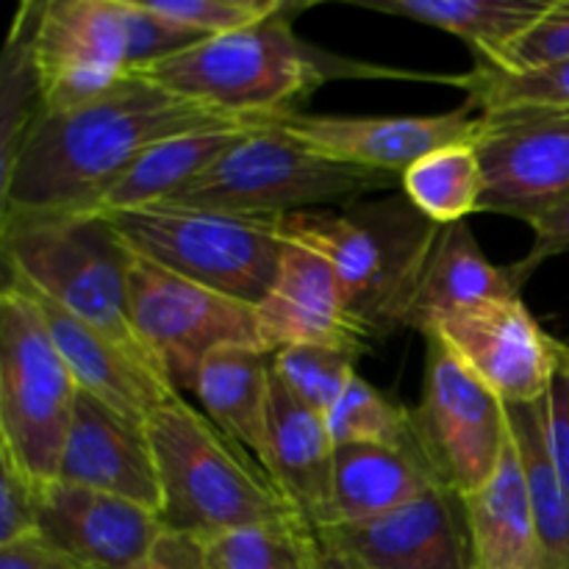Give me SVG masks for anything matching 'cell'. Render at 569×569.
Instances as JSON below:
<instances>
[{"instance_id": "6da1fadb", "label": "cell", "mask_w": 569, "mask_h": 569, "mask_svg": "<svg viewBox=\"0 0 569 569\" xmlns=\"http://www.w3.org/2000/svg\"><path fill=\"white\" fill-rule=\"evenodd\" d=\"M250 126L264 122L222 114L131 76L87 106L37 111L22 137L3 150V217L87 211L153 144Z\"/></svg>"}, {"instance_id": "7a4b0ae2", "label": "cell", "mask_w": 569, "mask_h": 569, "mask_svg": "<svg viewBox=\"0 0 569 569\" xmlns=\"http://www.w3.org/2000/svg\"><path fill=\"white\" fill-rule=\"evenodd\" d=\"M439 231L406 194L281 217L287 242L315 250L337 270L350 315L372 345L409 328Z\"/></svg>"}, {"instance_id": "3957f363", "label": "cell", "mask_w": 569, "mask_h": 569, "mask_svg": "<svg viewBox=\"0 0 569 569\" xmlns=\"http://www.w3.org/2000/svg\"><path fill=\"white\" fill-rule=\"evenodd\" d=\"M144 433L159 470L164 531L211 542L298 517L259 459L181 395L144 420Z\"/></svg>"}, {"instance_id": "277c9868", "label": "cell", "mask_w": 569, "mask_h": 569, "mask_svg": "<svg viewBox=\"0 0 569 569\" xmlns=\"http://www.w3.org/2000/svg\"><path fill=\"white\" fill-rule=\"evenodd\" d=\"M353 61L311 48L295 33L292 9L242 31L203 39L183 53L156 61L137 76L172 94L239 120L267 122L339 76H356Z\"/></svg>"}, {"instance_id": "5b68a950", "label": "cell", "mask_w": 569, "mask_h": 569, "mask_svg": "<svg viewBox=\"0 0 569 569\" xmlns=\"http://www.w3.org/2000/svg\"><path fill=\"white\" fill-rule=\"evenodd\" d=\"M0 239L6 283L50 300L156 365L131 322V250L106 217L87 211L9 214L0 226Z\"/></svg>"}, {"instance_id": "8992f818", "label": "cell", "mask_w": 569, "mask_h": 569, "mask_svg": "<svg viewBox=\"0 0 569 569\" xmlns=\"http://www.w3.org/2000/svg\"><path fill=\"white\" fill-rule=\"evenodd\" d=\"M106 220L133 256L244 303H264L281 270V217L159 200Z\"/></svg>"}, {"instance_id": "52a82bcc", "label": "cell", "mask_w": 569, "mask_h": 569, "mask_svg": "<svg viewBox=\"0 0 569 569\" xmlns=\"http://www.w3.org/2000/svg\"><path fill=\"white\" fill-rule=\"evenodd\" d=\"M398 187H403L400 176L326 159L267 120L167 200L233 214L287 217L331 209V203L348 206Z\"/></svg>"}, {"instance_id": "ba28073f", "label": "cell", "mask_w": 569, "mask_h": 569, "mask_svg": "<svg viewBox=\"0 0 569 569\" xmlns=\"http://www.w3.org/2000/svg\"><path fill=\"white\" fill-rule=\"evenodd\" d=\"M78 383L37 303L14 283L0 292V448L39 483L59 478Z\"/></svg>"}, {"instance_id": "9c48e42d", "label": "cell", "mask_w": 569, "mask_h": 569, "mask_svg": "<svg viewBox=\"0 0 569 569\" xmlns=\"http://www.w3.org/2000/svg\"><path fill=\"white\" fill-rule=\"evenodd\" d=\"M128 303L139 342L178 392H192L200 367L217 350L256 348L272 353L259 306L200 287L133 253Z\"/></svg>"}, {"instance_id": "30bf717a", "label": "cell", "mask_w": 569, "mask_h": 569, "mask_svg": "<svg viewBox=\"0 0 569 569\" xmlns=\"http://www.w3.org/2000/svg\"><path fill=\"white\" fill-rule=\"evenodd\" d=\"M426 339V389L411 409L415 442L439 481L470 498L503 461L511 442L509 411L439 339Z\"/></svg>"}, {"instance_id": "8fae6325", "label": "cell", "mask_w": 569, "mask_h": 569, "mask_svg": "<svg viewBox=\"0 0 569 569\" xmlns=\"http://www.w3.org/2000/svg\"><path fill=\"white\" fill-rule=\"evenodd\" d=\"M39 111H70L133 76L126 0H50L28 31Z\"/></svg>"}, {"instance_id": "7c38bea8", "label": "cell", "mask_w": 569, "mask_h": 569, "mask_svg": "<svg viewBox=\"0 0 569 569\" xmlns=\"http://www.w3.org/2000/svg\"><path fill=\"white\" fill-rule=\"evenodd\" d=\"M483 170L478 211L531 222L569 200V111H481Z\"/></svg>"}, {"instance_id": "4fadbf2b", "label": "cell", "mask_w": 569, "mask_h": 569, "mask_svg": "<svg viewBox=\"0 0 569 569\" xmlns=\"http://www.w3.org/2000/svg\"><path fill=\"white\" fill-rule=\"evenodd\" d=\"M426 337L439 339L506 406L542 400L559 365L561 339L550 337L520 298L445 317Z\"/></svg>"}, {"instance_id": "5bb4252c", "label": "cell", "mask_w": 569, "mask_h": 569, "mask_svg": "<svg viewBox=\"0 0 569 569\" xmlns=\"http://www.w3.org/2000/svg\"><path fill=\"white\" fill-rule=\"evenodd\" d=\"M315 533L365 569H476L470 506L445 483L376 520Z\"/></svg>"}, {"instance_id": "9a60e30c", "label": "cell", "mask_w": 569, "mask_h": 569, "mask_svg": "<svg viewBox=\"0 0 569 569\" xmlns=\"http://www.w3.org/2000/svg\"><path fill=\"white\" fill-rule=\"evenodd\" d=\"M472 106L431 117H333L287 111L272 126L326 159L400 176L433 150L476 142L481 114Z\"/></svg>"}, {"instance_id": "2e32d148", "label": "cell", "mask_w": 569, "mask_h": 569, "mask_svg": "<svg viewBox=\"0 0 569 569\" xmlns=\"http://www.w3.org/2000/svg\"><path fill=\"white\" fill-rule=\"evenodd\" d=\"M37 533L72 569H133L164 533L161 517L126 498L53 481Z\"/></svg>"}, {"instance_id": "e0dca14e", "label": "cell", "mask_w": 569, "mask_h": 569, "mask_svg": "<svg viewBox=\"0 0 569 569\" xmlns=\"http://www.w3.org/2000/svg\"><path fill=\"white\" fill-rule=\"evenodd\" d=\"M56 481L161 511L159 470L144 426L126 420L83 389H78Z\"/></svg>"}, {"instance_id": "ac0fdd59", "label": "cell", "mask_w": 569, "mask_h": 569, "mask_svg": "<svg viewBox=\"0 0 569 569\" xmlns=\"http://www.w3.org/2000/svg\"><path fill=\"white\" fill-rule=\"evenodd\" d=\"M259 317L272 353L287 345H322L353 356L372 348L350 315L337 270L320 253L287 239L281 270Z\"/></svg>"}, {"instance_id": "d6986e66", "label": "cell", "mask_w": 569, "mask_h": 569, "mask_svg": "<svg viewBox=\"0 0 569 569\" xmlns=\"http://www.w3.org/2000/svg\"><path fill=\"white\" fill-rule=\"evenodd\" d=\"M20 292H26V289H20ZM26 295L37 303L61 359H64L72 378H76L78 389L98 398L100 403L114 409L117 415L137 422V426H144V420L159 406L181 395L167 381L159 367L128 350L126 345L114 342L111 337L100 333L98 328L76 320L50 300L31 292Z\"/></svg>"}, {"instance_id": "ffe728a7", "label": "cell", "mask_w": 569, "mask_h": 569, "mask_svg": "<svg viewBox=\"0 0 569 569\" xmlns=\"http://www.w3.org/2000/svg\"><path fill=\"white\" fill-rule=\"evenodd\" d=\"M333 450L326 417L300 403L272 372L261 467L311 531L333 522Z\"/></svg>"}, {"instance_id": "44dd1931", "label": "cell", "mask_w": 569, "mask_h": 569, "mask_svg": "<svg viewBox=\"0 0 569 569\" xmlns=\"http://www.w3.org/2000/svg\"><path fill=\"white\" fill-rule=\"evenodd\" d=\"M437 472L415 445H337L333 522L376 520L439 487ZM328 526V528H331Z\"/></svg>"}, {"instance_id": "7402d4cb", "label": "cell", "mask_w": 569, "mask_h": 569, "mask_svg": "<svg viewBox=\"0 0 569 569\" xmlns=\"http://www.w3.org/2000/svg\"><path fill=\"white\" fill-rule=\"evenodd\" d=\"M520 298V287L509 270L492 264L478 248L470 226L450 222L439 231L437 244L428 256L415 306H411L409 328L428 333L439 320L472 306L492 303V300Z\"/></svg>"}, {"instance_id": "603a6c76", "label": "cell", "mask_w": 569, "mask_h": 569, "mask_svg": "<svg viewBox=\"0 0 569 569\" xmlns=\"http://www.w3.org/2000/svg\"><path fill=\"white\" fill-rule=\"evenodd\" d=\"M192 392L203 415L261 465L270 417L272 353L256 348L217 350L200 367Z\"/></svg>"}, {"instance_id": "cb8c5ba5", "label": "cell", "mask_w": 569, "mask_h": 569, "mask_svg": "<svg viewBox=\"0 0 569 569\" xmlns=\"http://www.w3.org/2000/svg\"><path fill=\"white\" fill-rule=\"evenodd\" d=\"M476 569H545L515 442L481 492L467 498Z\"/></svg>"}, {"instance_id": "d4e9b609", "label": "cell", "mask_w": 569, "mask_h": 569, "mask_svg": "<svg viewBox=\"0 0 569 569\" xmlns=\"http://www.w3.org/2000/svg\"><path fill=\"white\" fill-rule=\"evenodd\" d=\"M253 128H222V131H194L183 137L164 139L153 144L144 156H139L137 164L111 183L103 194L87 209V214L109 217L117 211L139 209V206L159 203L181 192L187 183H192L200 172L209 170L222 153L233 148L244 133Z\"/></svg>"}, {"instance_id": "484cf974", "label": "cell", "mask_w": 569, "mask_h": 569, "mask_svg": "<svg viewBox=\"0 0 569 569\" xmlns=\"http://www.w3.org/2000/svg\"><path fill=\"white\" fill-rule=\"evenodd\" d=\"M550 3L553 0H372L361 6L461 37L476 50L478 67H487L522 37Z\"/></svg>"}, {"instance_id": "4316f807", "label": "cell", "mask_w": 569, "mask_h": 569, "mask_svg": "<svg viewBox=\"0 0 569 569\" xmlns=\"http://www.w3.org/2000/svg\"><path fill=\"white\" fill-rule=\"evenodd\" d=\"M511 442L526 478L528 506L537 526L545 569H569V495L550 459L545 433V398L526 406H506Z\"/></svg>"}, {"instance_id": "83f0119b", "label": "cell", "mask_w": 569, "mask_h": 569, "mask_svg": "<svg viewBox=\"0 0 569 569\" xmlns=\"http://www.w3.org/2000/svg\"><path fill=\"white\" fill-rule=\"evenodd\" d=\"M403 194L439 226L465 222L483 198L476 142L433 150L403 172Z\"/></svg>"}, {"instance_id": "f1b7e54d", "label": "cell", "mask_w": 569, "mask_h": 569, "mask_svg": "<svg viewBox=\"0 0 569 569\" xmlns=\"http://www.w3.org/2000/svg\"><path fill=\"white\" fill-rule=\"evenodd\" d=\"M206 548L209 569H317V537L300 517L242 528Z\"/></svg>"}, {"instance_id": "f546056e", "label": "cell", "mask_w": 569, "mask_h": 569, "mask_svg": "<svg viewBox=\"0 0 569 569\" xmlns=\"http://www.w3.org/2000/svg\"><path fill=\"white\" fill-rule=\"evenodd\" d=\"M333 445H415L411 409L356 376L326 417Z\"/></svg>"}, {"instance_id": "4dcf8cb0", "label": "cell", "mask_w": 569, "mask_h": 569, "mask_svg": "<svg viewBox=\"0 0 569 569\" xmlns=\"http://www.w3.org/2000/svg\"><path fill=\"white\" fill-rule=\"evenodd\" d=\"M356 359L359 356L322 345H287L272 353V372L300 403L328 417L348 383L359 376Z\"/></svg>"}, {"instance_id": "1f68e13d", "label": "cell", "mask_w": 569, "mask_h": 569, "mask_svg": "<svg viewBox=\"0 0 569 569\" xmlns=\"http://www.w3.org/2000/svg\"><path fill=\"white\" fill-rule=\"evenodd\" d=\"M470 106L489 111H569V61L533 72L472 70L461 78Z\"/></svg>"}, {"instance_id": "d6a6232c", "label": "cell", "mask_w": 569, "mask_h": 569, "mask_svg": "<svg viewBox=\"0 0 569 569\" xmlns=\"http://www.w3.org/2000/svg\"><path fill=\"white\" fill-rule=\"evenodd\" d=\"M144 6L206 39L242 31L287 9L281 0H144Z\"/></svg>"}, {"instance_id": "836d02e7", "label": "cell", "mask_w": 569, "mask_h": 569, "mask_svg": "<svg viewBox=\"0 0 569 569\" xmlns=\"http://www.w3.org/2000/svg\"><path fill=\"white\" fill-rule=\"evenodd\" d=\"M569 61V0H553L550 9L503 50L498 61L476 70L533 72Z\"/></svg>"}, {"instance_id": "e575fe53", "label": "cell", "mask_w": 569, "mask_h": 569, "mask_svg": "<svg viewBox=\"0 0 569 569\" xmlns=\"http://www.w3.org/2000/svg\"><path fill=\"white\" fill-rule=\"evenodd\" d=\"M126 22H128V53H131L133 76L148 70L156 61H164L170 56L183 53L192 44L203 42V33L187 31L176 22L164 20L156 11L144 6V0H126Z\"/></svg>"}, {"instance_id": "d590c367", "label": "cell", "mask_w": 569, "mask_h": 569, "mask_svg": "<svg viewBox=\"0 0 569 569\" xmlns=\"http://www.w3.org/2000/svg\"><path fill=\"white\" fill-rule=\"evenodd\" d=\"M44 483L28 476L20 461L0 448V545L37 533Z\"/></svg>"}, {"instance_id": "8d00e7d4", "label": "cell", "mask_w": 569, "mask_h": 569, "mask_svg": "<svg viewBox=\"0 0 569 569\" xmlns=\"http://www.w3.org/2000/svg\"><path fill=\"white\" fill-rule=\"evenodd\" d=\"M545 433L550 459L569 495V342L559 345V365L545 395Z\"/></svg>"}, {"instance_id": "74e56055", "label": "cell", "mask_w": 569, "mask_h": 569, "mask_svg": "<svg viewBox=\"0 0 569 569\" xmlns=\"http://www.w3.org/2000/svg\"><path fill=\"white\" fill-rule=\"evenodd\" d=\"M531 231H533V244L520 261L509 267V276L515 278L517 287L522 289V283L537 272V267L542 261L553 259V256H561L569 250V200L565 203L553 206V209L542 211V214L533 217L531 222Z\"/></svg>"}, {"instance_id": "f35d334b", "label": "cell", "mask_w": 569, "mask_h": 569, "mask_svg": "<svg viewBox=\"0 0 569 569\" xmlns=\"http://www.w3.org/2000/svg\"><path fill=\"white\" fill-rule=\"evenodd\" d=\"M133 569H209V548L203 539L164 531L148 559Z\"/></svg>"}, {"instance_id": "ab89813d", "label": "cell", "mask_w": 569, "mask_h": 569, "mask_svg": "<svg viewBox=\"0 0 569 569\" xmlns=\"http://www.w3.org/2000/svg\"><path fill=\"white\" fill-rule=\"evenodd\" d=\"M0 569H72L39 533L0 545Z\"/></svg>"}, {"instance_id": "60d3db41", "label": "cell", "mask_w": 569, "mask_h": 569, "mask_svg": "<svg viewBox=\"0 0 569 569\" xmlns=\"http://www.w3.org/2000/svg\"><path fill=\"white\" fill-rule=\"evenodd\" d=\"M317 569H365V567H361L356 559H350L348 553L331 548V545H326L320 537H317Z\"/></svg>"}]
</instances>
